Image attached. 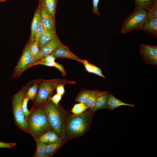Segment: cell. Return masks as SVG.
I'll list each match as a JSON object with an SVG mask.
<instances>
[{
    "instance_id": "14",
    "label": "cell",
    "mask_w": 157,
    "mask_h": 157,
    "mask_svg": "<svg viewBox=\"0 0 157 157\" xmlns=\"http://www.w3.org/2000/svg\"><path fill=\"white\" fill-rule=\"evenodd\" d=\"M65 142L61 138L58 141L46 145L45 149V157H50L55 154L58 149Z\"/></svg>"
},
{
    "instance_id": "29",
    "label": "cell",
    "mask_w": 157,
    "mask_h": 157,
    "mask_svg": "<svg viewBox=\"0 0 157 157\" xmlns=\"http://www.w3.org/2000/svg\"><path fill=\"white\" fill-rule=\"evenodd\" d=\"M29 100L28 97L25 96L22 104V110L26 120L31 112V110H29L27 108L28 103Z\"/></svg>"
},
{
    "instance_id": "10",
    "label": "cell",
    "mask_w": 157,
    "mask_h": 157,
    "mask_svg": "<svg viewBox=\"0 0 157 157\" xmlns=\"http://www.w3.org/2000/svg\"><path fill=\"white\" fill-rule=\"evenodd\" d=\"M62 43L58 36L44 44L40 49L38 54L35 58L40 60L46 56L50 54Z\"/></svg>"
},
{
    "instance_id": "8",
    "label": "cell",
    "mask_w": 157,
    "mask_h": 157,
    "mask_svg": "<svg viewBox=\"0 0 157 157\" xmlns=\"http://www.w3.org/2000/svg\"><path fill=\"white\" fill-rule=\"evenodd\" d=\"M38 6L40 20L44 28L47 29H56L55 18L43 4L39 2Z\"/></svg>"
},
{
    "instance_id": "23",
    "label": "cell",
    "mask_w": 157,
    "mask_h": 157,
    "mask_svg": "<svg viewBox=\"0 0 157 157\" xmlns=\"http://www.w3.org/2000/svg\"><path fill=\"white\" fill-rule=\"evenodd\" d=\"M36 142V149L33 157H45L46 144L38 140Z\"/></svg>"
},
{
    "instance_id": "17",
    "label": "cell",
    "mask_w": 157,
    "mask_h": 157,
    "mask_svg": "<svg viewBox=\"0 0 157 157\" xmlns=\"http://www.w3.org/2000/svg\"><path fill=\"white\" fill-rule=\"evenodd\" d=\"M39 2L43 4L55 18L58 0H39Z\"/></svg>"
},
{
    "instance_id": "31",
    "label": "cell",
    "mask_w": 157,
    "mask_h": 157,
    "mask_svg": "<svg viewBox=\"0 0 157 157\" xmlns=\"http://www.w3.org/2000/svg\"><path fill=\"white\" fill-rule=\"evenodd\" d=\"M51 131H48L42 134L40 136L38 140L47 144L50 138Z\"/></svg>"
},
{
    "instance_id": "33",
    "label": "cell",
    "mask_w": 157,
    "mask_h": 157,
    "mask_svg": "<svg viewBox=\"0 0 157 157\" xmlns=\"http://www.w3.org/2000/svg\"><path fill=\"white\" fill-rule=\"evenodd\" d=\"M81 63L84 65L87 71L89 73H92V64L89 62L87 60L82 59Z\"/></svg>"
},
{
    "instance_id": "19",
    "label": "cell",
    "mask_w": 157,
    "mask_h": 157,
    "mask_svg": "<svg viewBox=\"0 0 157 157\" xmlns=\"http://www.w3.org/2000/svg\"><path fill=\"white\" fill-rule=\"evenodd\" d=\"M94 90L83 89L78 92L74 99L75 101L79 103H85Z\"/></svg>"
},
{
    "instance_id": "35",
    "label": "cell",
    "mask_w": 157,
    "mask_h": 157,
    "mask_svg": "<svg viewBox=\"0 0 157 157\" xmlns=\"http://www.w3.org/2000/svg\"><path fill=\"white\" fill-rule=\"evenodd\" d=\"M99 0H92V11L93 13L97 15H100V13L98 8V4Z\"/></svg>"
},
{
    "instance_id": "3",
    "label": "cell",
    "mask_w": 157,
    "mask_h": 157,
    "mask_svg": "<svg viewBox=\"0 0 157 157\" xmlns=\"http://www.w3.org/2000/svg\"><path fill=\"white\" fill-rule=\"evenodd\" d=\"M74 81L62 78L49 80L38 79V92L31 109L43 105L51 97L56 87L60 84H74Z\"/></svg>"
},
{
    "instance_id": "24",
    "label": "cell",
    "mask_w": 157,
    "mask_h": 157,
    "mask_svg": "<svg viewBox=\"0 0 157 157\" xmlns=\"http://www.w3.org/2000/svg\"><path fill=\"white\" fill-rule=\"evenodd\" d=\"M135 10L149 9L153 3L152 0H135Z\"/></svg>"
},
{
    "instance_id": "4",
    "label": "cell",
    "mask_w": 157,
    "mask_h": 157,
    "mask_svg": "<svg viewBox=\"0 0 157 157\" xmlns=\"http://www.w3.org/2000/svg\"><path fill=\"white\" fill-rule=\"evenodd\" d=\"M43 106L52 131L62 138L65 120L69 113L60 105H56L50 100Z\"/></svg>"
},
{
    "instance_id": "20",
    "label": "cell",
    "mask_w": 157,
    "mask_h": 157,
    "mask_svg": "<svg viewBox=\"0 0 157 157\" xmlns=\"http://www.w3.org/2000/svg\"><path fill=\"white\" fill-rule=\"evenodd\" d=\"M140 52L141 54H145L157 56V46L143 44L140 47Z\"/></svg>"
},
{
    "instance_id": "21",
    "label": "cell",
    "mask_w": 157,
    "mask_h": 157,
    "mask_svg": "<svg viewBox=\"0 0 157 157\" xmlns=\"http://www.w3.org/2000/svg\"><path fill=\"white\" fill-rule=\"evenodd\" d=\"M41 65L48 67H53L57 68L61 72L62 76H64L66 74V72L64 66L61 64L52 61L47 62H38L35 64V65Z\"/></svg>"
},
{
    "instance_id": "16",
    "label": "cell",
    "mask_w": 157,
    "mask_h": 157,
    "mask_svg": "<svg viewBox=\"0 0 157 157\" xmlns=\"http://www.w3.org/2000/svg\"><path fill=\"white\" fill-rule=\"evenodd\" d=\"M39 18V7L38 6L33 16L31 25V35L29 41L30 42H32L35 41V35L37 27Z\"/></svg>"
},
{
    "instance_id": "28",
    "label": "cell",
    "mask_w": 157,
    "mask_h": 157,
    "mask_svg": "<svg viewBox=\"0 0 157 157\" xmlns=\"http://www.w3.org/2000/svg\"><path fill=\"white\" fill-rule=\"evenodd\" d=\"M44 29V28L40 20L39 15L38 23L35 33V41H38L43 33Z\"/></svg>"
},
{
    "instance_id": "34",
    "label": "cell",
    "mask_w": 157,
    "mask_h": 157,
    "mask_svg": "<svg viewBox=\"0 0 157 157\" xmlns=\"http://www.w3.org/2000/svg\"><path fill=\"white\" fill-rule=\"evenodd\" d=\"M15 142H5L0 141V148H12L15 147Z\"/></svg>"
},
{
    "instance_id": "1",
    "label": "cell",
    "mask_w": 157,
    "mask_h": 157,
    "mask_svg": "<svg viewBox=\"0 0 157 157\" xmlns=\"http://www.w3.org/2000/svg\"><path fill=\"white\" fill-rule=\"evenodd\" d=\"M94 113L90 108L80 114H69L65 120L62 139L66 142L84 134L90 128Z\"/></svg>"
},
{
    "instance_id": "2",
    "label": "cell",
    "mask_w": 157,
    "mask_h": 157,
    "mask_svg": "<svg viewBox=\"0 0 157 157\" xmlns=\"http://www.w3.org/2000/svg\"><path fill=\"white\" fill-rule=\"evenodd\" d=\"M26 121L27 133L35 141L43 134L52 131L43 105L31 109Z\"/></svg>"
},
{
    "instance_id": "13",
    "label": "cell",
    "mask_w": 157,
    "mask_h": 157,
    "mask_svg": "<svg viewBox=\"0 0 157 157\" xmlns=\"http://www.w3.org/2000/svg\"><path fill=\"white\" fill-rule=\"evenodd\" d=\"M142 29L155 38L157 35V17L148 19L145 22Z\"/></svg>"
},
{
    "instance_id": "5",
    "label": "cell",
    "mask_w": 157,
    "mask_h": 157,
    "mask_svg": "<svg viewBox=\"0 0 157 157\" xmlns=\"http://www.w3.org/2000/svg\"><path fill=\"white\" fill-rule=\"evenodd\" d=\"M32 80L26 84L12 98V108L15 124L18 128L27 132L26 121L22 108L23 100Z\"/></svg>"
},
{
    "instance_id": "30",
    "label": "cell",
    "mask_w": 157,
    "mask_h": 157,
    "mask_svg": "<svg viewBox=\"0 0 157 157\" xmlns=\"http://www.w3.org/2000/svg\"><path fill=\"white\" fill-rule=\"evenodd\" d=\"M153 5L149 9L147 13L148 19L157 17V1L155 0Z\"/></svg>"
},
{
    "instance_id": "18",
    "label": "cell",
    "mask_w": 157,
    "mask_h": 157,
    "mask_svg": "<svg viewBox=\"0 0 157 157\" xmlns=\"http://www.w3.org/2000/svg\"><path fill=\"white\" fill-rule=\"evenodd\" d=\"M38 87V79L33 80L28 88L25 96L33 102L36 95Z\"/></svg>"
},
{
    "instance_id": "39",
    "label": "cell",
    "mask_w": 157,
    "mask_h": 157,
    "mask_svg": "<svg viewBox=\"0 0 157 157\" xmlns=\"http://www.w3.org/2000/svg\"><path fill=\"white\" fill-rule=\"evenodd\" d=\"M63 84H60L57 86L56 89L57 93L63 95L65 92L64 85Z\"/></svg>"
},
{
    "instance_id": "26",
    "label": "cell",
    "mask_w": 157,
    "mask_h": 157,
    "mask_svg": "<svg viewBox=\"0 0 157 157\" xmlns=\"http://www.w3.org/2000/svg\"><path fill=\"white\" fill-rule=\"evenodd\" d=\"M89 109L84 103H79L75 104L71 110V112L74 114H78L81 113Z\"/></svg>"
},
{
    "instance_id": "11",
    "label": "cell",
    "mask_w": 157,
    "mask_h": 157,
    "mask_svg": "<svg viewBox=\"0 0 157 157\" xmlns=\"http://www.w3.org/2000/svg\"><path fill=\"white\" fill-rule=\"evenodd\" d=\"M110 93V91H105L98 97L93 106L90 109L94 113L99 109H108V100Z\"/></svg>"
},
{
    "instance_id": "9",
    "label": "cell",
    "mask_w": 157,
    "mask_h": 157,
    "mask_svg": "<svg viewBox=\"0 0 157 157\" xmlns=\"http://www.w3.org/2000/svg\"><path fill=\"white\" fill-rule=\"evenodd\" d=\"M50 54L56 58H67L81 62L82 59L73 53L67 46L62 43Z\"/></svg>"
},
{
    "instance_id": "38",
    "label": "cell",
    "mask_w": 157,
    "mask_h": 157,
    "mask_svg": "<svg viewBox=\"0 0 157 157\" xmlns=\"http://www.w3.org/2000/svg\"><path fill=\"white\" fill-rule=\"evenodd\" d=\"M56 58L51 55H48L41 59L38 62H47L55 61Z\"/></svg>"
},
{
    "instance_id": "6",
    "label": "cell",
    "mask_w": 157,
    "mask_h": 157,
    "mask_svg": "<svg viewBox=\"0 0 157 157\" xmlns=\"http://www.w3.org/2000/svg\"><path fill=\"white\" fill-rule=\"evenodd\" d=\"M147 18V12L146 10H135L123 21L121 32L127 33L133 30L142 29Z\"/></svg>"
},
{
    "instance_id": "37",
    "label": "cell",
    "mask_w": 157,
    "mask_h": 157,
    "mask_svg": "<svg viewBox=\"0 0 157 157\" xmlns=\"http://www.w3.org/2000/svg\"><path fill=\"white\" fill-rule=\"evenodd\" d=\"M92 67L93 73L100 76L102 77L105 78H106L103 74L102 72L101 69V68H100L99 67L93 64Z\"/></svg>"
},
{
    "instance_id": "12",
    "label": "cell",
    "mask_w": 157,
    "mask_h": 157,
    "mask_svg": "<svg viewBox=\"0 0 157 157\" xmlns=\"http://www.w3.org/2000/svg\"><path fill=\"white\" fill-rule=\"evenodd\" d=\"M56 29H47L44 28L43 33L38 41L40 49L46 43L57 36Z\"/></svg>"
},
{
    "instance_id": "15",
    "label": "cell",
    "mask_w": 157,
    "mask_h": 157,
    "mask_svg": "<svg viewBox=\"0 0 157 157\" xmlns=\"http://www.w3.org/2000/svg\"><path fill=\"white\" fill-rule=\"evenodd\" d=\"M108 109L112 111L116 108L122 106H127L133 107L134 105L123 102L114 96L111 93L110 94L107 102Z\"/></svg>"
},
{
    "instance_id": "40",
    "label": "cell",
    "mask_w": 157,
    "mask_h": 157,
    "mask_svg": "<svg viewBox=\"0 0 157 157\" xmlns=\"http://www.w3.org/2000/svg\"><path fill=\"white\" fill-rule=\"evenodd\" d=\"M6 0H0V1L1 2H2L6 1Z\"/></svg>"
},
{
    "instance_id": "36",
    "label": "cell",
    "mask_w": 157,
    "mask_h": 157,
    "mask_svg": "<svg viewBox=\"0 0 157 157\" xmlns=\"http://www.w3.org/2000/svg\"><path fill=\"white\" fill-rule=\"evenodd\" d=\"M62 95L56 93L53 97H51L49 99V100L54 104L58 105L59 104V101L62 99Z\"/></svg>"
},
{
    "instance_id": "27",
    "label": "cell",
    "mask_w": 157,
    "mask_h": 157,
    "mask_svg": "<svg viewBox=\"0 0 157 157\" xmlns=\"http://www.w3.org/2000/svg\"><path fill=\"white\" fill-rule=\"evenodd\" d=\"M142 58L147 64L157 65V56L145 54H141Z\"/></svg>"
},
{
    "instance_id": "32",
    "label": "cell",
    "mask_w": 157,
    "mask_h": 157,
    "mask_svg": "<svg viewBox=\"0 0 157 157\" xmlns=\"http://www.w3.org/2000/svg\"><path fill=\"white\" fill-rule=\"evenodd\" d=\"M60 138L54 131H52L50 139L47 144L56 142L59 140Z\"/></svg>"
},
{
    "instance_id": "7",
    "label": "cell",
    "mask_w": 157,
    "mask_h": 157,
    "mask_svg": "<svg viewBox=\"0 0 157 157\" xmlns=\"http://www.w3.org/2000/svg\"><path fill=\"white\" fill-rule=\"evenodd\" d=\"M30 53L27 44L25 46L22 55L13 72L12 78H17L19 77L27 69L35 65L39 61Z\"/></svg>"
},
{
    "instance_id": "22",
    "label": "cell",
    "mask_w": 157,
    "mask_h": 157,
    "mask_svg": "<svg viewBox=\"0 0 157 157\" xmlns=\"http://www.w3.org/2000/svg\"><path fill=\"white\" fill-rule=\"evenodd\" d=\"M105 92L94 90L84 104L89 109L91 108L94 105L98 97Z\"/></svg>"
},
{
    "instance_id": "25",
    "label": "cell",
    "mask_w": 157,
    "mask_h": 157,
    "mask_svg": "<svg viewBox=\"0 0 157 157\" xmlns=\"http://www.w3.org/2000/svg\"><path fill=\"white\" fill-rule=\"evenodd\" d=\"M38 41L27 43L28 50L32 55L35 58L39 53L40 49L38 45Z\"/></svg>"
}]
</instances>
